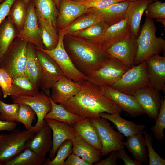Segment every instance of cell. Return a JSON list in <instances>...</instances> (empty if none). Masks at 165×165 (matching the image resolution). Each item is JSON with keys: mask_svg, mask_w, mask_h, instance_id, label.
Masks as SVG:
<instances>
[{"mask_svg": "<svg viewBox=\"0 0 165 165\" xmlns=\"http://www.w3.org/2000/svg\"><path fill=\"white\" fill-rule=\"evenodd\" d=\"M80 83L79 93L63 104L67 110L83 119L99 118L103 112L122 113L121 108L104 95L99 87L87 80Z\"/></svg>", "mask_w": 165, "mask_h": 165, "instance_id": "1", "label": "cell"}, {"mask_svg": "<svg viewBox=\"0 0 165 165\" xmlns=\"http://www.w3.org/2000/svg\"><path fill=\"white\" fill-rule=\"evenodd\" d=\"M65 49L76 68L86 76L102 67L112 57L98 45L72 35H64Z\"/></svg>", "mask_w": 165, "mask_h": 165, "instance_id": "2", "label": "cell"}, {"mask_svg": "<svg viewBox=\"0 0 165 165\" xmlns=\"http://www.w3.org/2000/svg\"><path fill=\"white\" fill-rule=\"evenodd\" d=\"M156 28L153 19L146 17L137 38L138 50L134 65H138L151 56L165 50V40L156 35Z\"/></svg>", "mask_w": 165, "mask_h": 165, "instance_id": "3", "label": "cell"}, {"mask_svg": "<svg viewBox=\"0 0 165 165\" xmlns=\"http://www.w3.org/2000/svg\"><path fill=\"white\" fill-rule=\"evenodd\" d=\"M35 133L16 128L9 134H0V165H4L28 147Z\"/></svg>", "mask_w": 165, "mask_h": 165, "instance_id": "4", "label": "cell"}, {"mask_svg": "<svg viewBox=\"0 0 165 165\" xmlns=\"http://www.w3.org/2000/svg\"><path fill=\"white\" fill-rule=\"evenodd\" d=\"M150 86L145 61L134 65L110 87L125 94L134 95L138 90Z\"/></svg>", "mask_w": 165, "mask_h": 165, "instance_id": "5", "label": "cell"}, {"mask_svg": "<svg viewBox=\"0 0 165 165\" xmlns=\"http://www.w3.org/2000/svg\"><path fill=\"white\" fill-rule=\"evenodd\" d=\"M27 42L25 40L16 38L0 63V68L4 69L12 78L18 74L25 73Z\"/></svg>", "mask_w": 165, "mask_h": 165, "instance_id": "6", "label": "cell"}, {"mask_svg": "<svg viewBox=\"0 0 165 165\" xmlns=\"http://www.w3.org/2000/svg\"><path fill=\"white\" fill-rule=\"evenodd\" d=\"M58 43L54 49L47 50L35 47L45 53L52 58L59 66L64 75L75 82H81L87 80L86 76L75 67L66 51L64 44V35L59 33Z\"/></svg>", "mask_w": 165, "mask_h": 165, "instance_id": "7", "label": "cell"}, {"mask_svg": "<svg viewBox=\"0 0 165 165\" xmlns=\"http://www.w3.org/2000/svg\"><path fill=\"white\" fill-rule=\"evenodd\" d=\"M90 119L96 127L101 141V156H106L113 151H118L121 148H124L123 141L124 136L119 132L114 130L107 119L101 117Z\"/></svg>", "mask_w": 165, "mask_h": 165, "instance_id": "8", "label": "cell"}, {"mask_svg": "<svg viewBox=\"0 0 165 165\" xmlns=\"http://www.w3.org/2000/svg\"><path fill=\"white\" fill-rule=\"evenodd\" d=\"M14 103L24 104L29 106L35 112L37 121L35 125L30 130L37 133L42 127L46 114L52 108L50 97L42 91L34 96H20L11 97Z\"/></svg>", "mask_w": 165, "mask_h": 165, "instance_id": "9", "label": "cell"}, {"mask_svg": "<svg viewBox=\"0 0 165 165\" xmlns=\"http://www.w3.org/2000/svg\"><path fill=\"white\" fill-rule=\"evenodd\" d=\"M128 69L112 57L87 79L99 86H110L118 80Z\"/></svg>", "mask_w": 165, "mask_h": 165, "instance_id": "10", "label": "cell"}, {"mask_svg": "<svg viewBox=\"0 0 165 165\" xmlns=\"http://www.w3.org/2000/svg\"><path fill=\"white\" fill-rule=\"evenodd\" d=\"M35 48L41 65L39 88L50 97V90L53 85L64 75L52 58L35 47Z\"/></svg>", "mask_w": 165, "mask_h": 165, "instance_id": "11", "label": "cell"}, {"mask_svg": "<svg viewBox=\"0 0 165 165\" xmlns=\"http://www.w3.org/2000/svg\"><path fill=\"white\" fill-rule=\"evenodd\" d=\"M16 38L31 43L41 48H45L42 31L38 23L33 0L27 5L26 18L22 29L18 32Z\"/></svg>", "mask_w": 165, "mask_h": 165, "instance_id": "12", "label": "cell"}, {"mask_svg": "<svg viewBox=\"0 0 165 165\" xmlns=\"http://www.w3.org/2000/svg\"><path fill=\"white\" fill-rule=\"evenodd\" d=\"M137 38L131 34L105 50L111 57L130 69L134 65L138 50Z\"/></svg>", "mask_w": 165, "mask_h": 165, "instance_id": "13", "label": "cell"}, {"mask_svg": "<svg viewBox=\"0 0 165 165\" xmlns=\"http://www.w3.org/2000/svg\"><path fill=\"white\" fill-rule=\"evenodd\" d=\"M99 87L104 95L114 101L122 111L131 117H136L145 114L134 96L122 92L110 86Z\"/></svg>", "mask_w": 165, "mask_h": 165, "instance_id": "14", "label": "cell"}, {"mask_svg": "<svg viewBox=\"0 0 165 165\" xmlns=\"http://www.w3.org/2000/svg\"><path fill=\"white\" fill-rule=\"evenodd\" d=\"M134 96L145 113L151 119L156 120L159 114L163 99L160 92L149 86L138 90Z\"/></svg>", "mask_w": 165, "mask_h": 165, "instance_id": "15", "label": "cell"}, {"mask_svg": "<svg viewBox=\"0 0 165 165\" xmlns=\"http://www.w3.org/2000/svg\"><path fill=\"white\" fill-rule=\"evenodd\" d=\"M45 120L52 131L53 146L49 152V157L52 160L60 145L67 140H72L78 134L75 128L66 123L49 118Z\"/></svg>", "mask_w": 165, "mask_h": 165, "instance_id": "16", "label": "cell"}, {"mask_svg": "<svg viewBox=\"0 0 165 165\" xmlns=\"http://www.w3.org/2000/svg\"><path fill=\"white\" fill-rule=\"evenodd\" d=\"M150 86L165 92V57L159 54L153 55L145 61Z\"/></svg>", "mask_w": 165, "mask_h": 165, "instance_id": "17", "label": "cell"}, {"mask_svg": "<svg viewBox=\"0 0 165 165\" xmlns=\"http://www.w3.org/2000/svg\"><path fill=\"white\" fill-rule=\"evenodd\" d=\"M86 11L79 2L61 0L57 21V30L58 31L66 28Z\"/></svg>", "mask_w": 165, "mask_h": 165, "instance_id": "18", "label": "cell"}, {"mask_svg": "<svg viewBox=\"0 0 165 165\" xmlns=\"http://www.w3.org/2000/svg\"><path fill=\"white\" fill-rule=\"evenodd\" d=\"M80 82H75L65 76L55 83L51 88L50 97L55 103L64 104L79 92Z\"/></svg>", "mask_w": 165, "mask_h": 165, "instance_id": "19", "label": "cell"}, {"mask_svg": "<svg viewBox=\"0 0 165 165\" xmlns=\"http://www.w3.org/2000/svg\"><path fill=\"white\" fill-rule=\"evenodd\" d=\"M129 2L125 1L111 5L102 9L90 8L86 12L94 13L109 27L126 19V12Z\"/></svg>", "mask_w": 165, "mask_h": 165, "instance_id": "20", "label": "cell"}, {"mask_svg": "<svg viewBox=\"0 0 165 165\" xmlns=\"http://www.w3.org/2000/svg\"><path fill=\"white\" fill-rule=\"evenodd\" d=\"M131 34L130 26L125 19L109 27L98 45L105 50L113 44L126 38Z\"/></svg>", "mask_w": 165, "mask_h": 165, "instance_id": "21", "label": "cell"}, {"mask_svg": "<svg viewBox=\"0 0 165 165\" xmlns=\"http://www.w3.org/2000/svg\"><path fill=\"white\" fill-rule=\"evenodd\" d=\"M152 0H137L129 2L127 8L126 19L130 26L132 35L137 38L140 29L142 15L148 5Z\"/></svg>", "mask_w": 165, "mask_h": 165, "instance_id": "22", "label": "cell"}, {"mask_svg": "<svg viewBox=\"0 0 165 165\" xmlns=\"http://www.w3.org/2000/svg\"><path fill=\"white\" fill-rule=\"evenodd\" d=\"M37 133L28 147L39 156L45 158L53 146L52 130L45 121L42 127Z\"/></svg>", "mask_w": 165, "mask_h": 165, "instance_id": "23", "label": "cell"}, {"mask_svg": "<svg viewBox=\"0 0 165 165\" xmlns=\"http://www.w3.org/2000/svg\"><path fill=\"white\" fill-rule=\"evenodd\" d=\"M78 135L89 144L101 151L102 145L97 130L90 119H83L72 126Z\"/></svg>", "mask_w": 165, "mask_h": 165, "instance_id": "24", "label": "cell"}, {"mask_svg": "<svg viewBox=\"0 0 165 165\" xmlns=\"http://www.w3.org/2000/svg\"><path fill=\"white\" fill-rule=\"evenodd\" d=\"M26 64L25 73L31 81L39 89L41 77V65L36 52L35 46L28 42L26 46Z\"/></svg>", "mask_w": 165, "mask_h": 165, "instance_id": "25", "label": "cell"}, {"mask_svg": "<svg viewBox=\"0 0 165 165\" xmlns=\"http://www.w3.org/2000/svg\"><path fill=\"white\" fill-rule=\"evenodd\" d=\"M100 116L113 123L119 132L127 137L143 132L145 128L144 124H135L132 121L123 119L120 115L116 113L103 112Z\"/></svg>", "mask_w": 165, "mask_h": 165, "instance_id": "26", "label": "cell"}, {"mask_svg": "<svg viewBox=\"0 0 165 165\" xmlns=\"http://www.w3.org/2000/svg\"><path fill=\"white\" fill-rule=\"evenodd\" d=\"M73 153L92 165L100 159L101 152L89 144L78 135L72 140Z\"/></svg>", "mask_w": 165, "mask_h": 165, "instance_id": "27", "label": "cell"}, {"mask_svg": "<svg viewBox=\"0 0 165 165\" xmlns=\"http://www.w3.org/2000/svg\"><path fill=\"white\" fill-rule=\"evenodd\" d=\"M124 145L133 155L134 160L141 163L148 164V153L143 132L127 137Z\"/></svg>", "mask_w": 165, "mask_h": 165, "instance_id": "28", "label": "cell"}, {"mask_svg": "<svg viewBox=\"0 0 165 165\" xmlns=\"http://www.w3.org/2000/svg\"><path fill=\"white\" fill-rule=\"evenodd\" d=\"M39 93L25 73L18 74L12 78L11 97L34 96Z\"/></svg>", "mask_w": 165, "mask_h": 165, "instance_id": "29", "label": "cell"}, {"mask_svg": "<svg viewBox=\"0 0 165 165\" xmlns=\"http://www.w3.org/2000/svg\"><path fill=\"white\" fill-rule=\"evenodd\" d=\"M19 31L7 18L0 26V63Z\"/></svg>", "mask_w": 165, "mask_h": 165, "instance_id": "30", "label": "cell"}, {"mask_svg": "<svg viewBox=\"0 0 165 165\" xmlns=\"http://www.w3.org/2000/svg\"><path fill=\"white\" fill-rule=\"evenodd\" d=\"M37 14L51 23L57 29V21L59 13L54 0H33Z\"/></svg>", "mask_w": 165, "mask_h": 165, "instance_id": "31", "label": "cell"}, {"mask_svg": "<svg viewBox=\"0 0 165 165\" xmlns=\"http://www.w3.org/2000/svg\"><path fill=\"white\" fill-rule=\"evenodd\" d=\"M37 15L38 23L42 31V40L45 46L44 49L52 50L56 47L59 42V34L57 30L41 15Z\"/></svg>", "mask_w": 165, "mask_h": 165, "instance_id": "32", "label": "cell"}, {"mask_svg": "<svg viewBox=\"0 0 165 165\" xmlns=\"http://www.w3.org/2000/svg\"><path fill=\"white\" fill-rule=\"evenodd\" d=\"M109 27L104 22L101 21L85 29L76 32L71 35L98 45Z\"/></svg>", "mask_w": 165, "mask_h": 165, "instance_id": "33", "label": "cell"}, {"mask_svg": "<svg viewBox=\"0 0 165 165\" xmlns=\"http://www.w3.org/2000/svg\"><path fill=\"white\" fill-rule=\"evenodd\" d=\"M85 14L78 18L66 28L58 31V33L63 34L64 35H71L101 21L100 18L94 13L86 12Z\"/></svg>", "mask_w": 165, "mask_h": 165, "instance_id": "34", "label": "cell"}, {"mask_svg": "<svg viewBox=\"0 0 165 165\" xmlns=\"http://www.w3.org/2000/svg\"><path fill=\"white\" fill-rule=\"evenodd\" d=\"M50 99L52 108L46 115L45 119H51L60 122H65L72 126L76 122L83 119L67 110L63 104H57Z\"/></svg>", "mask_w": 165, "mask_h": 165, "instance_id": "35", "label": "cell"}, {"mask_svg": "<svg viewBox=\"0 0 165 165\" xmlns=\"http://www.w3.org/2000/svg\"><path fill=\"white\" fill-rule=\"evenodd\" d=\"M46 159L39 156L28 147L4 165H40Z\"/></svg>", "mask_w": 165, "mask_h": 165, "instance_id": "36", "label": "cell"}, {"mask_svg": "<svg viewBox=\"0 0 165 165\" xmlns=\"http://www.w3.org/2000/svg\"><path fill=\"white\" fill-rule=\"evenodd\" d=\"M27 5L23 0H16L7 16L19 31L23 28L27 13Z\"/></svg>", "mask_w": 165, "mask_h": 165, "instance_id": "37", "label": "cell"}, {"mask_svg": "<svg viewBox=\"0 0 165 165\" xmlns=\"http://www.w3.org/2000/svg\"><path fill=\"white\" fill-rule=\"evenodd\" d=\"M73 153V143L72 140L64 142L57 149L55 156L52 160L49 158L42 164L43 165H64L65 160Z\"/></svg>", "mask_w": 165, "mask_h": 165, "instance_id": "38", "label": "cell"}, {"mask_svg": "<svg viewBox=\"0 0 165 165\" xmlns=\"http://www.w3.org/2000/svg\"><path fill=\"white\" fill-rule=\"evenodd\" d=\"M36 114L28 105L19 104L16 121L22 123L26 130H30L32 127V123L35 120Z\"/></svg>", "mask_w": 165, "mask_h": 165, "instance_id": "39", "label": "cell"}, {"mask_svg": "<svg viewBox=\"0 0 165 165\" xmlns=\"http://www.w3.org/2000/svg\"><path fill=\"white\" fill-rule=\"evenodd\" d=\"M19 104H8L0 102V120L9 122L16 121Z\"/></svg>", "mask_w": 165, "mask_h": 165, "instance_id": "40", "label": "cell"}, {"mask_svg": "<svg viewBox=\"0 0 165 165\" xmlns=\"http://www.w3.org/2000/svg\"><path fill=\"white\" fill-rule=\"evenodd\" d=\"M155 121V125L152 127L151 129L156 139L161 141L164 138L163 131L165 128V99L162 100L160 112Z\"/></svg>", "mask_w": 165, "mask_h": 165, "instance_id": "41", "label": "cell"}, {"mask_svg": "<svg viewBox=\"0 0 165 165\" xmlns=\"http://www.w3.org/2000/svg\"><path fill=\"white\" fill-rule=\"evenodd\" d=\"M144 135L146 146L148 150L149 165H165V160L161 157L154 150L152 145L153 140L152 136L146 130L143 132Z\"/></svg>", "mask_w": 165, "mask_h": 165, "instance_id": "42", "label": "cell"}, {"mask_svg": "<svg viewBox=\"0 0 165 165\" xmlns=\"http://www.w3.org/2000/svg\"><path fill=\"white\" fill-rule=\"evenodd\" d=\"M146 17L151 19L165 18V3L160 1L152 2L145 11Z\"/></svg>", "mask_w": 165, "mask_h": 165, "instance_id": "43", "label": "cell"}, {"mask_svg": "<svg viewBox=\"0 0 165 165\" xmlns=\"http://www.w3.org/2000/svg\"><path fill=\"white\" fill-rule=\"evenodd\" d=\"M12 79V78L4 69L0 68V87L4 98L10 96Z\"/></svg>", "mask_w": 165, "mask_h": 165, "instance_id": "44", "label": "cell"}, {"mask_svg": "<svg viewBox=\"0 0 165 165\" xmlns=\"http://www.w3.org/2000/svg\"><path fill=\"white\" fill-rule=\"evenodd\" d=\"M125 0H82L81 3L86 9L90 8L102 9Z\"/></svg>", "mask_w": 165, "mask_h": 165, "instance_id": "45", "label": "cell"}, {"mask_svg": "<svg viewBox=\"0 0 165 165\" xmlns=\"http://www.w3.org/2000/svg\"><path fill=\"white\" fill-rule=\"evenodd\" d=\"M16 0H5L0 3V26L8 15L11 9Z\"/></svg>", "mask_w": 165, "mask_h": 165, "instance_id": "46", "label": "cell"}, {"mask_svg": "<svg viewBox=\"0 0 165 165\" xmlns=\"http://www.w3.org/2000/svg\"><path fill=\"white\" fill-rule=\"evenodd\" d=\"M64 165H92L74 153L71 154L64 163Z\"/></svg>", "mask_w": 165, "mask_h": 165, "instance_id": "47", "label": "cell"}, {"mask_svg": "<svg viewBox=\"0 0 165 165\" xmlns=\"http://www.w3.org/2000/svg\"><path fill=\"white\" fill-rule=\"evenodd\" d=\"M109 156L103 160H99L94 164L96 165H117V160L118 158L117 151H113L111 152Z\"/></svg>", "mask_w": 165, "mask_h": 165, "instance_id": "48", "label": "cell"}, {"mask_svg": "<svg viewBox=\"0 0 165 165\" xmlns=\"http://www.w3.org/2000/svg\"><path fill=\"white\" fill-rule=\"evenodd\" d=\"M121 148L117 151L118 158L122 159L124 162V165H142V163L135 160H132L128 156L124 150Z\"/></svg>", "mask_w": 165, "mask_h": 165, "instance_id": "49", "label": "cell"}, {"mask_svg": "<svg viewBox=\"0 0 165 165\" xmlns=\"http://www.w3.org/2000/svg\"><path fill=\"white\" fill-rule=\"evenodd\" d=\"M17 124L15 122H9L0 120V131L10 132L16 128Z\"/></svg>", "mask_w": 165, "mask_h": 165, "instance_id": "50", "label": "cell"}, {"mask_svg": "<svg viewBox=\"0 0 165 165\" xmlns=\"http://www.w3.org/2000/svg\"><path fill=\"white\" fill-rule=\"evenodd\" d=\"M156 22H160L162 23L164 27L165 26V18H160L156 19Z\"/></svg>", "mask_w": 165, "mask_h": 165, "instance_id": "51", "label": "cell"}, {"mask_svg": "<svg viewBox=\"0 0 165 165\" xmlns=\"http://www.w3.org/2000/svg\"><path fill=\"white\" fill-rule=\"evenodd\" d=\"M61 0H54L57 7L59 10L60 9V7Z\"/></svg>", "mask_w": 165, "mask_h": 165, "instance_id": "52", "label": "cell"}, {"mask_svg": "<svg viewBox=\"0 0 165 165\" xmlns=\"http://www.w3.org/2000/svg\"><path fill=\"white\" fill-rule=\"evenodd\" d=\"M2 89L1 88V87H0V102L1 101V96H2Z\"/></svg>", "mask_w": 165, "mask_h": 165, "instance_id": "53", "label": "cell"}, {"mask_svg": "<svg viewBox=\"0 0 165 165\" xmlns=\"http://www.w3.org/2000/svg\"><path fill=\"white\" fill-rule=\"evenodd\" d=\"M25 3L27 5L30 0H23Z\"/></svg>", "mask_w": 165, "mask_h": 165, "instance_id": "54", "label": "cell"}, {"mask_svg": "<svg viewBox=\"0 0 165 165\" xmlns=\"http://www.w3.org/2000/svg\"><path fill=\"white\" fill-rule=\"evenodd\" d=\"M125 0L129 1V2H132V1H136V0Z\"/></svg>", "mask_w": 165, "mask_h": 165, "instance_id": "55", "label": "cell"}, {"mask_svg": "<svg viewBox=\"0 0 165 165\" xmlns=\"http://www.w3.org/2000/svg\"><path fill=\"white\" fill-rule=\"evenodd\" d=\"M75 1H76V2H80L82 1V0H72Z\"/></svg>", "mask_w": 165, "mask_h": 165, "instance_id": "56", "label": "cell"}, {"mask_svg": "<svg viewBox=\"0 0 165 165\" xmlns=\"http://www.w3.org/2000/svg\"><path fill=\"white\" fill-rule=\"evenodd\" d=\"M5 0H0V3H1L3 2Z\"/></svg>", "mask_w": 165, "mask_h": 165, "instance_id": "57", "label": "cell"}, {"mask_svg": "<svg viewBox=\"0 0 165 165\" xmlns=\"http://www.w3.org/2000/svg\"><path fill=\"white\" fill-rule=\"evenodd\" d=\"M152 0L154 1V0Z\"/></svg>", "mask_w": 165, "mask_h": 165, "instance_id": "58", "label": "cell"}]
</instances>
